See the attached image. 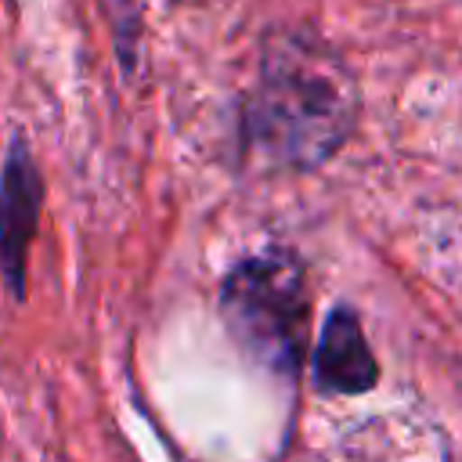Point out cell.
Wrapping results in <instances>:
<instances>
[{"instance_id": "obj_3", "label": "cell", "mask_w": 462, "mask_h": 462, "mask_svg": "<svg viewBox=\"0 0 462 462\" xmlns=\"http://www.w3.org/2000/svg\"><path fill=\"white\" fill-rule=\"evenodd\" d=\"M40 202L43 177L36 170L29 144L14 137L0 170V282L11 289L14 300L25 292V267L40 220Z\"/></svg>"}, {"instance_id": "obj_4", "label": "cell", "mask_w": 462, "mask_h": 462, "mask_svg": "<svg viewBox=\"0 0 462 462\" xmlns=\"http://www.w3.org/2000/svg\"><path fill=\"white\" fill-rule=\"evenodd\" d=\"M310 383L321 393H365L379 383L375 354L346 303L332 307L321 321L318 343L310 350Z\"/></svg>"}, {"instance_id": "obj_2", "label": "cell", "mask_w": 462, "mask_h": 462, "mask_svg": "<svg viewBox=\"0 0 462 462\" xmlns=\"http://www.w3.org/2000/svg\"><path fill=\"white\" fill-rule=\"evenodd\" d=\"M220 314L253 361L282 375L300 372L310 336V285L296 256L263 253L231 267Z\"/></svg>"}, {"instance_id": "obj_1", "label": "cell", "mask_w": 462, "mask_h": 462, "mask_svg": "<svg viewBox=\"0 0 462 462\" xmlns=\"http://www.w3.org/2000/svg\"><path fill=\"white\" fill-rule=\"evenodd\" d=\"M357 83L346 61L303 32L271 36L242 105L245 152L271 170H314L357 123Z\"/></svg>"}]
</instances>
